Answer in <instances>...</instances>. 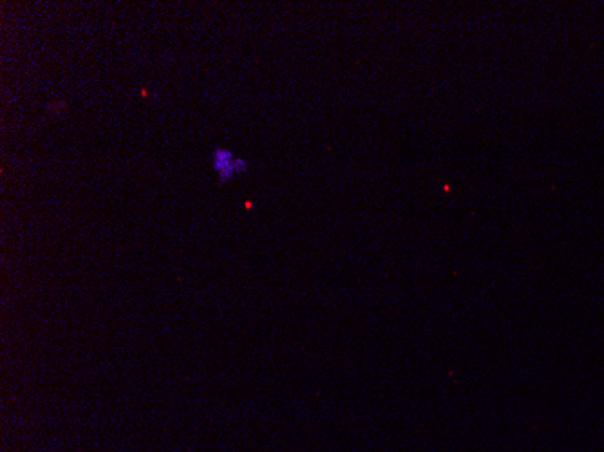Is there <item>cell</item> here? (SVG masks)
I'll return each mask as SVG.
<instances>
[{
    "label": "cell",
    "instance_id": "obj_1",
    "mask_svg": "<svg viewBox=\"0 0 604 452\" xmlns=\"http://www.w3.org/2000/svg\"><path fill=\"white\" fill-rule=\"evenodd\" d=\"M212 167H214L215 172L219 174L221 181L227 183V181H230L236 174L245 172L246 161L234 158L231 152L227 151V149H215V151L212 152Z\"/></svg>",
    "mask_w": 604,
    "mask_h": 452
}]
</instances>
